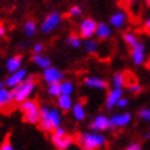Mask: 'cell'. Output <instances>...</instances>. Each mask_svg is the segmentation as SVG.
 I'll return each mask as SVG.
<instances>
[{"instance_id":"obj_1","label":"cell","mask_w":150,"mask_h":150,"mask_svg":"<svg viewBox=\"0 0 150 150\" xmlns=\"http://www.w3.org/2000/svg\"><path fill=\"white\" fill-rule=\"evenodd\" d=\"M40 127L43 132H54L57 128L62 126V115L60 110L53 106L45 105L41 107V120Z\"/></svg>"},{"instance_id":"obj_2","label":"cell","mask_w":150,"mask_h":150,"mask_svg":"<svg viewBox=\"0 0 150 150\" xmlns=\"http://www.w3.org/2000/svg\"><path fill=\"white\" fill-rule=\"evenodd\" d=\"M37 87V76L36 75H30L26 78V80L15 87L12 90V95H14V102L16 103H22L23 101L30 98V96L35 92Z\"/></svg>"},{"instance_id":"obj_3","label":"cell","mask_w":150,"mask_h":150,"mask_svg":"<svg viewBox=\"0 0 150 150\" xmlns=\"http://www.w3.org/2000/svg\"><path fill=\"white\" fill-rule=\"evenodd\" d=\"M78 142L84 149L96 150V149H100L103 145H106L107 138H106V135L102 133H97V132L90 130V132L80 133L78 135Z\"/></svg>"},{"instance_id":"obj_4","label":"cell","mask_w":150,"mask_h":150,"mask_svg":"<svg viewBox=\"0 0 150 150\" xmlns=\"http://www.w3.org/2000/svg\"><path fill=\"white\" fill-rule=\"evenodd\" d=\"M20 111L22 112L25 121L31 124L40 123L41 120V107L36 100L28 98L26 101L20 103Z\"/></svg>"},{"instance_id":"obj_5","label":"cell","mask_w":150,"mask_h":150,"mask_svg":"<svg viewBox=\"0 0 150 150\" xmlns=\"http://www.w3.org/2000/svg\"><path fill=\"white\" fill-rule=\"evenodd\" d=\"M97 25L98 22H96L91 17L83 18L79 23V36L83 40H91L96 35Z\"/></svg>"},{"instance_id":"obj_6","label":"cell","mask_w":150,"mask_h":150,"mask_svg":"<svg viewBox=\"0 0 150 150\" xmlns=\"http://www.w3.org/2000/svg\"><path fill=\"white\" fill-rule=\"evenodd\" d=\"M62 22V15L58 11H52L45 17V20L41 23V32L42 33H51L57 28Z\"/></svg>"},{"instance_id":"obj_7","label":"cell","mask_w":150,"mask_h":150,"mask_svg":"<svg viewBox=\"0 0 150 150\" xmlns=\"http://www.w3.org/2000/svg\"><path fill=\"white\" fill-rule=\"evenodd\" d=\"M89 128L92 132H97V133H102V132H106V130L111 129L110 117H107L103 113L95 116L93 120L89 123Z\"/></svg>"},{"instance_id":"obj_8","label":"cell","mask_w":150,"mask_h":150,"mask_svg":"<svg viewBox=\"0 0 150 150\" xmlns=\"http://www.w3.org/2000/svg\"><path fill=\"white\" fill-rule=\"evenodd\" d=\"M133 120V116L130 112H121V113H113L110 117L111 128H124L130 124Z\"/></svg>"},{"instance_id":"obj_9","label":"cell","mask_w":150,"mask_h":150,"mask_svg":"<svg viewBox=\"0 0 150 150\" xmlns=\"http://www.w3.org/2000/svg\"><path fill=\"white\" fill-rule=\"evenodd\" d=\"M42 79L48 84H55V83H62L64 80V74L60 69L55 67H49L47 69L42 71Z\"/></svg>"},{"instance_id":"obj_10","label":"cell","mask_w":150,"mask_h":150,"mask_svg":"<svg viewBox=\"0 0 150 150\" xmlns=\"http://www.w3.org/2000/svg\"><path fill=\"white\" fill-rule=\"evenodd\" d=\"M28 76L27 75V70L26 69H23V68H21L20 70H17L15 73H12L10 74L8 78L5 79V86L8 87V89L10 90H14L15 87H17L18 85H20L22 81L26 80V78Z\"/></svg>"},{"instance_id":"obj_11","label":"cell","mask_w":150,"mask_h":150,"mask_svg":"<svg viewBox=\"0 0 150 150\" xmlns=\"http://www.w3.org/2000/svg\"><path fill=\"white\" fill-rule=\"evenodd\" d=\"M145 55H146V51H145V45L143 42H138L135 46L130 47V58L134 65H143L145 62Z\"/></svg>"},{"instance_id":"obj_12","label":"cell","mask_w":150,"mask_h":150,"mask_svg":"<svg viewBox=\"0 0 150 150\" xmlns=\"http://www.w3.org/2000/svg\"><path fill=\"white\" fill-rule=\"evenodd\" d=\"M123 89H120V87H112V89L107 92V96H106V100H105V107L107 111H112L113 110L118 101L124 96L123 95Z\"/></svg>"},{"instance_id":"obj_13","label":"cell","mask_w":150,"mask_h":150,"mask_svg":"<svg viewBox=\"0 0 150 150\" xmlns=\"http://www.w3.org/2000/svg\"><path fill=\"white\" fill-rule=\"evenodd\" d=\"M84 85L90 89H95V90H107L108 89V81L105 80L103 78L100 76H87L84 80Z\"/></svg>"},{"instance_id":"obj_14","label":"cell","mask_w":150,"mask_h":150,"mask_svg":"<svg viewBox=\"0 0 150 150\" xmlns=\"http://www.w3.org/2000/svg\"><path fill=\"white\" fill-rule=\"evenodd\" d=\"M127 21H128V16L126 14V11H123V10H118L113 12L110 17L111 27H113L116 30H122L127 25Z\"/></svg>"},{"instance_id":"obj_15","label":"cell","mask_w":150,"mask_h":150,"mask_svg":"<svg viewBox=\"0 0 150 150\" xmlns=\"http://www.w3.org/2000/svg\"><path fill=\"white\" fill-rule=\"evenodd\" d=\"M51 140L53 143V145L57 148L58 150H67L69 149L74 144V138L70 135H65V137H58L55 134L51 135Z\"/></svg>"},{"instance_id":"obj_16","label":"cell","mask_w":150,"mask_h":150,"mask_svg":"<svg viewBox=\"0 0 150 150\" xmlns=\"http://www.w3.org/2000/svg\"><path fill=\"white\" fill-rule=\"evenodd\" d=\"M22 55H11V57L5 62V69L6 71H9L10 74L15 73L17 70L21 69L22 65Z\"/></svg>"},{"instance_id":"obj_17","label":"cell","mask_w":150,"mask_h":150,"mask_svg":"<svg viewBox=\"0 0 150 150\" xmlns=\"http://www.w3.org/2000/svg\"><path fill=\"white\" fill-rule=\"evenodd\" d=\"M95 36L97 37L98 40H101V41L108 40L110 37L112 36V27H111V25L106 23V22H98Z\"/></svg>"},{"instance_id":"obj_18","label":"cell","mask_w":150,"mask_h":150,"mask_svg":"<svg viewBox=\"0 0 150 150\" xmlns=\"http://www.w3.org/2000/svg\"><path fill=\"white\" fill-rule=\"evenodd\" d=\"M57 106L60 111L63 112H69L71 111L74 102H73V97L70 95H62L59 97H57Z\"/></svg>"},{"instance_id":"obj_19","label":"cell","mask_w":150,"mask_h":150,"mask_svg":"<svg viewBox=\"0 0 150 150\" xmlns=\"http://www.w3.org/2000/svg\"><path fill=\"white\" fill-rule=\"evenodd\" d=\"M71 115L74 117L75 121L78 122H83L85 118H86V108H85V105L83 102H75L73 108H71Z\"/></svg>"},{"instance_id":"obj_20","label":"cell","mask_w":150,"mask_h":150,"mask_svg":"<svg viewBox=\"0 0 150 150\" xmlns=\"http://www.w3.org/2000/svg\"><path fill=\"white\" fill-rule=\"evenodd\" d=\"M11 102H14V95H12V90L8 87H1L0 89V110L9 106Z\"/></svg>"},{"instance_id":"obj_21","label":"cell","mask_w":150,"mask_h":150,"mask_svg":"<svg viewBox=\"0 0 150 150\" xmlns=\"http://www.w3.org/2000/svg\"><path fill=\"white\" fill-rule=\"evenodd\" d=\"M31 60H32V63H35L42 70H45V69H47V68L52 67L51 59H49L47 55H43V54H33L32 58H31Z\"/></svg>"},{"instance_id":"obj_22","label":"cell","mask_w":150,"mask_h":150,"mask_svg":"<svg viewBox=\"0 0 150 150\" xmlns=\"http://www.w3.org/2000/svg\"><path fill=\"white\" fill-rule=\"evenodd\" d=\"M37 32V25L33 20H27L23 23V35L26 37H33Z\"/></svg>"},{"instance_id":"obj_23","label":"cell","mask_w":150,"mask_h":150,"mask_svg":"<svg viewBox=\"0 0 150 150\" xmlns=\"http://www.w3.org/2000/svg\"><path fill=\"white\" fill-rule=\"evenodd\" d=\"M126 74L118 71L113 75L112 78V87H120V89H123L124 85H126Z\"/></svg>"},{"instance_id":"obj_24","label":"cell","mask_w":150,"mask_h":150,"mask_svg":"<svg viewBox=\"0 0 150 150\" xmlns=\"http://www.w3.org/2000/svg\"><path fill=\"white\" fill-rule=\"evenodd\" d=\"M83 47H84V51L89 54H95L98 51V43L96 41L91 40H85L83 43Z\"/></svg>"},{"instance_id":"obj_25","label":"cell","mask_w":150,"mask_h":150,"mask_svg":"<svg viewBox=\"0 0 150 150\" xmlns=\"http://www.w3.org/2000/svg\"><path fill=\"white\" fill-rule=\"evenodd\" d=\"M60 89H62V93L63 95H73V92L75 90L74 87V83L70 80H63L60 83Z\"/></svg>"},{"instance_id":"obj_26","label":"cell","mask_w":150,"mask_h":150,"mask_svg":"<svg viewBox=\"0 0 150 150\" xmlns=\"http://www.w3.org/2000/svg\"><path fill=\"white\" fill-rule=\"evenodd\" d=\"M47 92H48V95L52 96V97H59V96L62 95L60 83L48 84V85H47Z\"/></svg>"},{"instance_id":"obj_27","label":"cell","mask_w":150,"mask_h":150,"mask_svg":"<svg viewBox=\"0 0 150 150\" xmlns=\"http://www.w3.org/2000/svg\"><path fill=\"white\" fill-rule=\"evenodd\" d=\"M81 40L83 38L78 35H70L67 38V45L69 47H71V48H80L81 46H83V41Z\"/></svg>"},{"instance_id":"obj_28","label":"cell","mask_w":150,"mask_h":150,"mask_svg":"<svg viewBox=\"0 0 150 150\" xmlns=\"http://www.w3.org/2000/svg\"><path fill=\"white\" fill-rule=\"evenodd\" d=\"M123 41L126 42V45L129 46V47H133V46H135L137 43L139 42L137 35L133 33V32H124L123 33Z\"/></svg>"},{"instance_id":"obj_29","label":"cell","mask_w":150,"mask_h":150,"mask_svg":"<svg viewBox=\"0 0 150 150\" xmlns=\"http://www.w3.org/2000/svg\"><path fill=\"white\" fill-rule=\"evenodd\" d=\"M138 117L142 121L150 123V107H143L138 111Z\"/></svg>"},{"instance_id":"obj_30","label":"cell","mask_w":150,"mask_h":150,"mask_svg":"<svg viewBox=\"0 0 150 150\" xmlns=\"http://www.w3.org/2000/svg\"><path fill=\"white\" fill-rule=\"evenodd\" d=\"M68 14H69L70 17H79L81 14H83V9H81L79 5H74L69 9Z\"/></svg>"},{"instance_id":"obj_31","label":"cell","mask_w":150,"mask_h":150,"mask_svg":"<svg viewBox=\"0 0 150 150\" xmlns=\"http://www.w3.org/2000/svg\"><path fill=\"white\" fill-rule=\"evenodd\" d=\"M142 90H143V87L138 83H133V84H129L128 85V91L130 93H133V95H137V93L142 92Z\"/></svg>"},{"instance_id":"obj_32","label":"cell","mask_w":150,"mask_h":150,"mask_svg":"<svg viewBox=\"0 0 150 150\" xmlns=\"http://www.w3.org/2000/svg\"><path fill=\"white\" fill-rule=\"evenodd\" d=\"M128 105H129V98L123 96V97L120 100V101H118V103H117L116 107H117V108H120V110H124V108H127V107H128Z\"/></svg>"},{"instance_id":"obj_33","label":"cell","mask_w":150,"mask_h":150,"mask_svg":"<svg viewBox=\"0 0 150 150\" xmlns=\"http://www.w3.org/2000/svg\"><path fill=\"white\" fill-rule=\"evenodd\" d=\"M0 150H16V149L14 148V145L11 144V142L9 139H5L3 142V144L0 145Z\"/></svg>"},{"instance_id":"obj_34","label":"cell","mask_w":150,"mask_h":150,"mask_svg":"<svg viewBox=\"0 0 150 150\" xmlns=\"http://www.w3.org/2000/svg\"><path fill=\"white\" fill-rule=\"evenodd\" d=\"M124 150H143V146H142L140 143L133 142V143H130L129 145H127V148Z\"/></svg>"},{"instance_id":"obj_35","label":"cell","mask_w":150,"mask_h":150,"mask_svg":"<svg viewBox=\"0 0 150 150\" xmlns=\"http://www.w3.org/2000/svg\"><path fill=\"white\" fill-rule=\"evenodd\" d=\"M43 49H45V46H43L42 43H36L32 47V52H33V54H42Z\"/></svg>"},{"instance_id":"obj_36","label":"cell","mask_w":150,"mask_h":150,"mask_svg":"<svg viewBox=\"0 0 150 150\" xmlns=\"http://www.w3.org/2000/svg\"><path fill=\"white\" fill-rule=\"evenodd\" d=\"M53 134H55V135H58V137H65V135H68V133H67V129L64 128V127H59V128H57L53 132Z\"/></svg>"},{"instance_id":"obj_37","label":"cell","mask_w":150,"mask_h":150,"mask_svg":"<svg viewBox=\"0 0 150 150\" xmlns=\"http://www.w3.org/2000/svg\"><path fill=\"white\" fill-rule=\"evenodd\" d=\"M144 28L148 31V32H150V16L145 20V22H144Z\"/></svg>"},{"instance_id":"obj_38","label":"cell","mask_w":150,"mask_h":150,"mask_svg":"<svg viewBox=\"0 0 150 150\" xmlns=\"http://www.w3.org/2000/svg\"><path fill=\"white\" fill-rule=\"evenodd\" d=\"M4 35H5V27L4 25H0V38L4 37Z\"/></svg>"},{"instance_id":"obj_39","label":"cell","mask_w":150,"mask_h":150,"mask_svg":"<svg viewBox=\"0 0 150 150\" xmlns=\"http://www.w3.org/2000/svg\"><path fill=\"white\" fill-rule=\"evenodd\" d=\"M144 139L145 140H150V129L148 130V132L144 133Z\"/></svg>"},{"instance_id":"obj_40","label":"cell","mask_w":150,"mask_h":150,"mask_svg":"<svg viewBox=\"0 0 150 150\" xmlns=\"http://www.w3.org/2000/svg\"><path fill=\"white\" fill-rule=\"evenodd\" d=\"M139 3V0H129V4L132 5V6H134V5H137Z\"/></svg>"},{"instance_id":"obj_41","label":"cell","mask_w":150,"mask_h":150,"mask_svg":"<svg viewBox=\"0 0 150 150\" xmlns=\"http://www.w3.org/2000/svg\"><path fill=\"white\" fill-rule=\"evenodd\" d=\"M1 87H5V83H0V89H1Z\"/></svg>"},{"instance_id":"obj_42","label":"cell","mask_w":150,"mask_h":150,"mask_svg":"<svg viewBox=\"0 0 150 150\" xmlns=\"http://www.w3.org/2000/svg\"><path fill=\"white\" fill-rule=\"evenodd\" d=\"M145 3H146L149 6H150V0H145Z\"/></svg>"},{"instance_id":"obj_43","label":"cell","mask_w":150,"mask_h":150,"mask_svg":"<svg viewBox=\"0 0 150 150\" xmlns=\"http://www.w3.org/2000/svg\"><path fill=\"white\" fill-rule=\"evenodd\" d=\"M84 150H89V149H84Z\"/></svg>"}]
</instances>
